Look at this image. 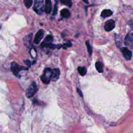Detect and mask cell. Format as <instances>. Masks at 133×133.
<instances>
[{
  "label": "cell",
  "mask_w": 133,
  "mask_h": 133,
  "mask_svg": "<svg viewBox=\"0 0 133 133\" xmlns=\"http://www.w3.org/2000/svg\"><path fill=\"white\" fill-rule=\"evenodd\" d=\"M43 0H35L33 10L38 15H41L43 13Z\"/></svg>",
  "instance_id": "obj_1"
},
{
  "label": "cell",
  "mask_w": 133,
  "mask_h": 133,
  "mask_svg": "<svg viewBox=\"0 0 133 133\" xmlns=\"http://www.w3.org/2000/svg\"><path fill=\"white\" fill-rule=\"evenodd\" d=\"M37 90V86L35 82H33L27 89L26 93V96L27 98L32 97Z\"/></svg>",
  "instance_id": "obj_2"
},
{
  "label": "cell",
  "mask_w": 133,
  "mask_h": 133,
  "mask_svg": "<svg viewBox=\"0 0 133 133\" xmlns=\"http://www.w3.org/2000/svg\"><path fill=\"white\" fill-rule=\"evenodd\" d=\"M52 69L47 68L45 69L43 75L41 76V81L45 84H48L51 80Z\"/></svg>",
  "instance_id": "obj_3"
},
{
  "label": "cell",
  "mask_w": 133,
  "mask_h": 133,
  "mask_svg": "<svg viewBox=\"0 0 133 133\" xmlns=\"http://www.w3.org/2000/svg\"><path fill=\"white\" fill-rule=\"evenodd\" d=\"M11 69L12 72L14 73V74L16 76L18 75L19 72L20 71H21L22 70H28V68H24L23 67L19 66L15 62H13L11 64Z\"/></svg>",
  "instance_id": "obj_4"
},
{
  "label": "cell",
  "mask_w": 133,
  "mask_h": 133,
  "mask_svg": "<svg viewBox=\"0 0 133 133\" xmlns=\"http://www.w3.org/2000/svg\"><path fill=\"white\" fill-rule=\"evenodd\" d=\"M44 35V31L43 30L40 29V30L38 31L35 35L34 42L36 44H39L41 41L42 40V39H43Z\"/></svg>",
  "instance_id": "obj_5"
},
{
  "label": "cell",
  "mask_w": 133,
  "mask_h": 133,
  "mask_svg": "<svg viewBox=\"0 0 133 133\" xmlns=\"http://www.w3.org/2000/svg\"><path fill=\"white\" fill-rule=\"evenodd\" d=\"M115 22L112 19H110L107 21L105 24V29L107 31H111L115 28Z\"/></svg>",
  "instance_id": "obj_6"
},
{
  "label": "cell",
  "mask_w": 133,
  "mask_h": 133,
  "mask_svg": "<svg viewBox=\"0 0 133 133\" xmlns=\"http://www.w3.org/2000/svg\"><path fill=\"white\" fill-rule=\"evenodd\" d=\"M121 52L123 55L124 57L127 60H130L132 57V52L127 47H123L121 49Z\"/></svg>",
  "instance_id": "obj_7"
},
{
  "label": "cell",
  "mask_w": 133,
  "mask_h": 133,
  "mask_svg": "<svg viewBox=\"0 0 133 133\" xmlns=\"http://www.w3.org/2000/svg\"><path fill=\"white\" fill-rule=\"evenodd\" d=\"M60 76V70L59 69H54L52 70L51 80L53 81H57Z\"/></svg>",
  "instance_id": "obj_8"
},
{
  "label": "cell",
  "mask_w": 133,
  "mask_h": 133,
  "mask_svg": "<svg viewBox=\"0 0 133 133\" xmlns=\"http://www.w3.org/2000/svg\"><path fill=\"white\" fill-rule=\"evenodd\" d=\"M125 44L126 46L131 47L133 45V37L131 33H128L125 37L124 40Z\"/></svg>",
  "instance_id": "obj_9"
},
{
  "label": "cell",
  "mask_w": 133,
  "mask_h": 133,
  "mask_svg": "<svg viewBox=\"0 0 133 133\" xmlns=\"http://www.w3.org/2000/svg\"><path fill=\"white\" fill-rule=\"evenodd\" d=\"M52 1L51 0H46L45 4V12L46 14H49L52 11Z\"/></svg>",
  "instance_id": "obj_10"
},
{
  "label": "cell",
  "mask_w": 133,
  "mask_h": 133,
  "mask_svg": "<svg viewBox=\"0 0 133 133\" xmlns=\"http://www.w3.org/2000/svg\"><path fill=\"white\" fill-rule=\"evenodd\" d=\"M113 14V12L110 9H104L102 11L101 13V17L102 18H105L111 16Z\"/></svg>",
  "instance_id": "obj_11"
},
{
  "label": "cell",
  "mask_w": 133,
  "mask_h": 133,
  "mask_svg": "<svg viewBox=\"0 0 133 133\" xmlns=\"http://www.w3.org/2000/svg\"><path fill=\"white\" fill-rule=\"evenodd\" d=\"M32 34H31L25 37L24 39V43L25 45L27 47H30L31 45V41H32Z\"/></svg>",
  "instance_id": "obj_12"
},
{
  "label": "cell",
  "mask_w": 133,
  "mask_h": 133,
  "mask_svg": "<svg viewBox=\"0 0 133 133\" xmlns=\"http://www.w3.org/2000/svg\"><path fill=\"white\" fill-rule=\"evenodd\" d=\"M60 15L61 16L65 18H68L70 17L71 16V13L70 11L67 9V8H64L63 9L61 12H60Z\"/></svg>",
  "instance_id": "obj_13"
},
{
  "label": "cell",
  "mask_w": 133,
  "mask_h": 133,
  "mask_svg": "<svg viewBox=\"0 0 133 133\" xmlns=\"http://www.w3.org/2000/svg\"><path fill=\"white\" fill-rule=\"evenodd\" d=\"M95 67L97 71L99 73H102L104 71V65L100 62H97L95 64Z\"/></svg>",
  "instance_id": "obj_14"
},
{
  "label": "cell",
  "mask_w": 133,
  "mask_h": 133,
  "mask_svg": "<svg viewBox=\"0 0 133 133\" xmlns=\"http://www.w3.org/2000/svg\"><path fill=\"white\" fill-rule=\"evenodd\" d=\"M78 70L79 73L81 75L84 76L87 73V70L85 67H79L78 68Z\"/></svg>",
  "instance_id": "obj_15"
},
{
  "label": "cell",
  "mask_w": 133,
  "mask_h": 133,
  "mask_svg": "<svg viewBox=\"0 0 133 133\" xmlns=\"http://www.w3.org/2000/svg\"><path fill=\"white\" fill-rule=\"evenodd\" d=\"M60 1L63 4L67 5L70 7H71L72 5V0H60Z\"/></svg>",
  "instance_id": "obj_16"
},
{
  "label": "cell",
  "mask_w": 133,
  "mask_h": 133,
  "mask_svg": "<svg viewBox=\"0 0 133 133\" xmlns=\"http://www.w3.org/2000/svg\"><path fill=\"white\" fill-rule=\"evenodd\" d=\"M86 47L87 48V50L88 52L89 53V55L90 56H91V55H92V53H93V50H92V47L91 46V45L89 43V42L88 41H87L86 42Z\"/></svg>",
  "instance_id": "obj_17"
},
{
  "label": "cell",
  "mask_w": 133,
  "mask_h": 133,
  "mask_svg": "<svg viewBox=\"0 0 133 133\" xmlns=\"http://www.w3.org/2000/svg\"><path fill=\"white\" fill-rule=\"evenodd\" d=\"M25 5L27 8H29L33 4V0H24Z\"/></svg>",
  "instance_id": "obj_18"
},
{
  "label": "cell",
  "mask_w": 133,
  "mask_h": 133,
  "mask_svg": "<svg viewBox=\"0 0 133 133\" xmlns=\"http://www.w3.org/2000/svg\"><path fill=\"white\" fill-rule=\"evenodd\" d=\"M53 37L52 35H47L46 37L45 40L43 42L44 43H52V42L53 41Z\"/></svg>",
  "instance_id": "obj_19"
},
{
  "label": "cell",
  "mask_w": 133,
  "mask_h": 133,
  "mask_svg": "<svg viewBox=\"0 0 133 133\" xmlns=\"http://www.w3.org/2000/svg\"><path fill=\"white\" fill-rule=\"evenodd\" d=\"M58 12V6H57V3H56L55 6H54V11H53V15L55 16L57 14Z\"/></svg>",
  "instance_id": "obj_20"
},
{
  "label": "cell",
  "mask_w": 133,
  "mask_h": 133,
  "mask_svg": "<svg viewBox=\"0 0 133 133\" xmlns=\"http://www.w3.org/2000/svg\"><path fill=\"white\" fill-rule=\"evenodd\" d=\"M71 45H72L71 43L70 42H69L68 43H66V44H65L64 45H63L62 46V47H63L64 48H67V47H70V46H71Z\"/></svg>",
  "instance_id": "obj_21"
},
{
  "label": "cell",
  "mask_w": 133,
  "mask_h": 133,
  "mask_svg": "<svg viewBox=\"0 0 133 133\" xmlns=\"http://www.w3.org/2000/svg\"><path fill=\"white\" fill-rule=\"evenodd\" d=\"M24 62H25V64H26L28 67H30L31 66V63H30V62L29 60H25Z\"/></svg>",
  "instance_id": "obj_22"
},
{
  "label": "cell",
  "mask_w": 133,
  "mask_h": 133,
  "mask_svg": "<svg viewBox=\"0 0 133 133\" xmlns=\"http://www.w3.org/2000/svg\"><path fill=\"white\" fill-rule=\"evenodd\" d=\"M77 90H78V93L80 94V95L82 97V93H81V91L79 89H78V88Z\"/></svg>",
  "instance_id": "obj_23"
},
{
  "label": "cell",
  "mask_w": 133,
  "mask_h": 133,
  "mask_svg": "<svg viewBox=\"0 0 133 133\" xmlns=\"http://www.w3.org/2000/svg\"><path fill=\"white\" fill-rule=\"evenodd\" d=\"M83 1H84L85 3H86V4H88V0H82Z\"/></svg>",
  "instance_id": "obj_24"
},
{
  "label": "cell",
  "mask_w": 133,
  "mask_h": 133,
  "mask_svg": "<svg viewBox=\"0 0 133 133\" xmlns=\"http://www.w3.org/2000/svg\"><path fill=\"white\" fill-rule=\"evenodd\" d=\"M0 28H1V27H0Z\"/></svg>",
  "instance_id": "obj_25"
}]
</instances>
